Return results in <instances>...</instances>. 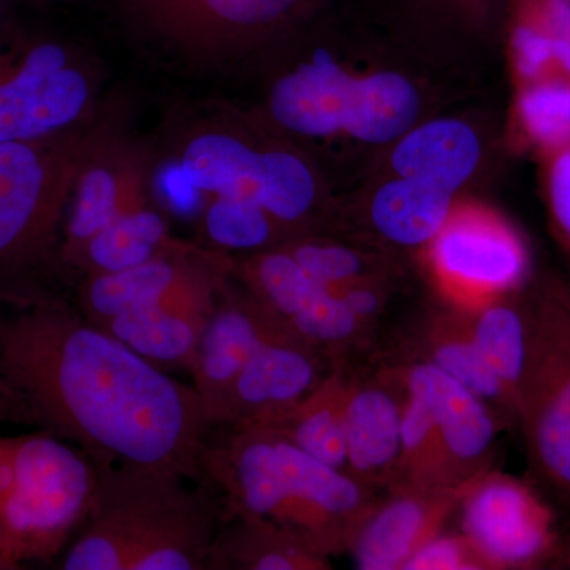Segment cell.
<instances>
[{
    "instance_id": "obj_1",
    "label": "cell",
    "mask_w": 570,
    "mask_h": 570,
    "mask_svg": "<svg viewBox=\"0 0 570 570\" xmlns=\"http://www.w3.org/2000/svg\"><path fill=\"white\" fill-rule=\"evenodd\" d=\"M0 374L31 423L77 445L97 468L205 478L213 425L197 392L82 314L17 303L0 316Z\"/></svg>"
},
{
    "instance_id": "obj_2",
    "label": "cell",
    "mask_w": 570,
    "mask_h": 570,
    "mask_svg": "<svg viewBox=\"0 0 570 570\" xmlns=\"http://www.w3.org/2000/svg\"><path fill=\"white\" fill-rule=\"evenodd\" d=\"M208 438L204 475L223 487L238 515L279 528L326 554L351 546L370 515L365 483L307 455L269 425H234Z\"/></svg>"
},
{
    "instance_id": "obj_3",
    "label": "cell",
    "mask_w": 570,
    "mask_h": 570,
    "mask_svg": "<svg viewBox=\"0 0 570 570\" xmlns=\"http://www.w3.org/2000/svg\"><path fill=\"white\" fill-rule=\"evenodd\" d=\"M99 469V468H97ZM179 475L99 469L88 519L61 562L66 570L213 568L216 508Z\"/></svg>"
},
{
    "instance_id": "obj_4",
    "label": "cell",
    "mask_w": 570,
    "mask_h": 570,
    "mask_svg": "<svg viewBox=\"0 0 570 570\" xmlns=\"http://www.w3.org/2000/svg\"><path fill=\"white\" fill-rule=\"evenodd\" d=\"M99 469L41 430L0 438V569L56 557L91 512Z\"/></svg>"
},
{
    "instance_id": "obj_5",
    "label": "cell",
    "mask_w": 570,
    "mask_h": 570,
    "mask_svg": "<svg viewBox=\"0 0 570 570\" xmlns=\"http://www.w3.org/2000/svg\"><path fill=\"white\" fill-rule=\"evenodd\" d=\"M524 311L528 356L517 419L534 490L570 521V292L549 288Z\"/></svg>"
},
{
    "instance_id": "obj_6",
    "label": "cell",
    "mask_w": 570,
    "mask_h": 570,
    "mask_svg": "<svg viewBox=\"0 0 570 570\" xmlns=\"http://www.w3.org/2000/svg\"><path fill=\"white\" fill-rule=\"evenodd\" d=\"M277 122L306 137L348 134L366 142L397 140L420 111L415 86L395 71L354 78L325 52L285 75L273 88Z\"/></svg>"
},
{
    "instance_id": "obj_7",
    "label": "cell",
    "mask_w": 570,
    "mask_h": 570,
    "mask_svg": "<svg viewBox=\"0 0 570 570\" xmlns=\"http://www.w3.org/2000/svg\"><path fill=\"white\" fill-rule=\"evenodd\" d=\"M75 170L73 156L52 137L0 142V275L51 249Z\"/></svg>"
},
{
    "instance_id": "obj_8",
    "label": "cell",
    "mask_w": 570,
    "mask_h": 570,
    "mask_svg": "<svg viewBox=\"0 0 570 570\" xmlns=\"http://www.w3.org/2000/svg\"><path fill=\"white\" fill-rule=\"evenodd\" d=\"M183 168L198 189L250 202L273 220L295 223L316 200L307 165L291 153H261L230 135L205 134L187 145Z\"/></svg>"
},
{
    "instance_id": "obj_9",
    "label": "cell",
    "mask_w": 570,
    "mask_h": 570,
    "mask_svg": "<svg viewBox=\"0 0 570 570\" xmlns=\"http://www.w3.org/2000/svg\"><path fill=\"white\" fill-rule=\"evenodd\" d=\"M461 527L485 568L547 564L557 549L549 505L508 475L472 479L461 498Z\"/></svg>"
},
{
    "instance_id": "obj_10",
    "label": "cell",
    "mask_w": 570,
    "mask_h": 570,
    "mask_svg": "<svg viewBox=\"0 0 570 570\" xmlns=\"http://www.w3.org/2000/svg\"><path fill=\"white\" fill-rule=\"evenodd\" d=\"M88 99V81L61 45H32L0 77V142L52 137L85 111Z\"/></svg>"
},
{
    "instance_id": "obj_11",
    "label": "cell",
    "mask_w": 570,
    "mask_h": 570,
    "mask_svg": "<svg viewBox=\"0 0 570 570\" xmlns=\"http://www.w3.org/2000/svg\"><path fill=\"white\" fill-rule=\"evenodd\" d=\"M154 31L197 48L262 36L294 21L318 0H124Z\"/></svg>"
},
{
    "instance_id": "obj_12",
    "label": "cell",
    "mask_w": 570,
    "mask_h": 570,
    "mask_svg": "<svg viewBox=\"0 0 570 570\" xmlns=\"http://www.w3.org/2000/svg\"><path fill=\"white\" fill-rule=\"evenodd\" d=\"M316 348L296 333L264 344L235 379L214 425L269 423L291 411L325 379Z\"/></svg>"
},
{
    "instance_id": "obj_13",
    "label": "cell",
    "mask_w": 570,
    "mask_h": 570,
    "mask_svg": "<svg viewBox=\"0 0 570 570\" xmlns=\"http://www.w3.org/2000/svg\"><path fill=\"white\" fill-rule=\"evenodd\" d=\"M287 333L295 332L264 302H217L189 366L193 389L212 425L250 356L264 344Z\"/></svg>"
},
{
    "instance_id": "obj_14",
    "label": "cell",
    "mask_w": 570,
    "mask_h": 570,
    "mask_svg": "<svg viewBox=\"0 0 570 570\" xmlns=\"http://www.w3.org/2000/svg\"><path fill=\"white\" fill-rule=\"evenodd\" d=\"M216 302V276L159 255L134 268L94 275L81 295L82 316L96 325L142 307L212 309Z\"/></svg>"
},
{
    "instance_id": "obj_15",
    "label": "cell",
    "mask_w": 570,
    "mask_h": 570,
    "mask_svg": "<svg viewBox=\"0 0 570 570\" xmlns=\"http://www.w3.org/2000/svg\"><path fill=\"white\" fill-rule=\"evenodd\" d=\"M253 276L261 302L317 348L343 346L363 324L336 291L307 275L291 250L264 255Z\"/></svg>"
},
{
    "instance_id": "obj_16",
    "label": "cell",
    "mask_w": 570,
    "mask_h": 570,
    "mask_svg": "<svg viewBox=\"0 0 570 570\" xmlns=\"http://www.w3.org/2000/svg\"><path fill=\"white\" fill-rule=\"evenodd\" d=\"M471 482L472 479L455 487H403L395 498L371 510L351 543L356 568H403L423 542L438 534L439 524L461 501Z\"/></svg>"
},
{
    "instance_id": "obj_17",
    "label": "cell",
    "mask_w": 570,
    "mask_h": 570,
    "mask_svg": "<svg viewBox=\"0 0 570 570\" xmlns=\"http://www.w3.org/2000/svg\"><path fill=\"white\" fill-rule=\"evenodd\" d=\"M433 262L450 284L471 294H493L519 284L527 254L515 234L490 217L460 216L433 239Z\"/></svg>"
},
{
    "instance_id": "obj_18",
    "label": "cell",
    "mask_w": 570,
    "mask_h": 570,
    "mask_svg": "<svg viewBox=\"0 0 570 570\" xmlns=\"http://www.w3.org/2000/svg\"><path fill=\"white\" fill-rule=\"evenodd\" d=\"M436 414L442 460L450 485H461L482 471L497 439L494 411L474 393L422 362Z\"/></svg>"
},
{
    "instance_id": "obj_19",
    "label": "cell",
    "mask_w": 570,
    "mask_h": 570,
    "mask_svg": "<svg viewBox=\"0 0 570 570\" xmlns=\"http://www.w3.org/2000/svg\"><path fill=\"white\" fill-rule=\"evenodd\" d=\"M401 419L403 404L393 389L376 381L347 385L344 428L352 478L365 485L397 479Z\"/></svg>"
},
{
    "instance_id": "obj_20",
    "label": "cell",
    "mask_w": 570,
    "mask_h": 570,
    "mask_svg": "<svg viewBox=\"0 0 570 570\" xmlns=\"http://www.w3.org/2000/svg\"><path fill=\"white\" fill-rule=\"evenodd\" d=\"M480 154L479 137L468 124L439 119L400 137L392 167L401 178L438 184L455 193L474 174Z\"/></svg>"
},
{
    "instance_id": "obj_21",
    "label": "cell",
    "mask_w": 570,
    "mask_h": 570,
    "mask_svg": "<svg viewBox=\"0 0 570 570\" xmlns=\"http://www.w3.org/2000/svg\"><path fill=\"white\" fill-rule=\"evenodd\" d=\"M452 198V190L438 184L400 176L379 187L371 220L379 234L395 245H426L448 223Z\"/></svg>"
},
{
    "instance_id": "obj_22",
    "label": "cell",
    "mask_w": 570,
    "mask_h": 570,
    "mask_svg": "<svg viewBox=\"0 0 570 570\" xmlns=\"http://www.w3.org/2000/svg\"><path fill=\"white\" fill-rule=\"evenodd\" d=\"M347 385L340 376L325 377L314 392L279 419L255 425L277 428L307 455L348 474L344 428Z\"/></svg>"
},
{
    "instance_id": "obj_23",
    "label": "cell",
    "mask_w": 570,
    "mask_h": 570,
    "mask_svg": "<svg viewBox=\"0 0 570 570\" xmlns=\"http://www.w3.org/2000/svg\"><path fill=\"white\" fill-rule=\"evenodd\" d=\"M238 523L216 535L213 569H325L324 554L266 521L238 515Z\"/></svg>"
},
{
    "instance_id": "obj_24",
    "label": "cell",
    "mask_w": 570,
    "mask_h": 570,
    "mask_svg": "<svg viewBox=\"0 0 570 570\" xmlns=\"http://www.w3.org/2000/svg\"><path fill=\"white\" fill-rule=\"evenodd\" d=\"M165 235L167 225L159 214L129 209L94 235L75 262H86L94 275L122 272L157 257Z\"/></svg>"
},
{
    "instance_id": "obj_25",
    "label": "cell",
    "mask_w": 570,
    "mask_h": 570,
    "mask_svg": "<svg viewBox=\"0 0 570 570\" xmlns=\"http://www.w3.org/2000/svg\"><path fill=\"white\" fill-rule=\"evenodd\" d=\"M426 347L428 362L485 401L494 412L517 419V397L487 365L468 328L441 326L431 332Z\"/></svg>"
},
{
    "instance_id": "obj_26",
    "label": "cell",
    "mask_w": 570,
    "mask_h": 570,
    "mask_svg": "<svg viewBox=\"0 0 570 570\" xmlns=\"http://www.w3.org/2000/svg\"><path fill=\"white\" fill-rule=\"evenodd\" d=\"M472 343L479 348L499 381L519 403V387L528 356L527 311L498 303L485 307L468 324Z\"/></svg>"
},
{
    "instance_id": "obj_27",
    "label": "cell",
    "mask_w": 570,
    "mask_h": 570,
    "mask_svg": "<svg viewBox=\"0 0 570 570\" xmlns=\"http://www.w3.org/2000/svg\"><path fill=\"white\" fill-rule=\"evenodd\" d=\"M519 116L532 141L558 149L570 142V78L530 82L519 99Z\"/></svg>"
},
{
    "instance_id": "obj_28",
    "label": "cell",
    "mask_w": 570,
    "mask_h": 570,
    "mask_svg": "<svg viewBox=\"0 0 570 570\" xmlns=\"http://www.w3.org/2000/svg\"><path fill=\"white\" fill-rule=\"evenodd\" d=\"M129 212L122 208L121 194L115 176L105 168H92L82 176L78 187L75 212L67 228V247L71 258L77 261L82 247L94 235L99 234L119 214Z\"/></svg>"
},
{
    "instance_id": "obj_29",
    "label": "cell",
    "mask_w": 570,
    "mask_h": 570,
    "mask_svg": "<svg viewBox=\"0 0 570 570\" xmlns=\"http://www.w3.org/2000/svg\"><path fill=\"white\" fill-rule=\"evenodd\" d=\"M205 225L216 245L230 249H255L266 245L273 234V219L264 208L236 198L216 197Z\"/></svg>"
},
{
    "instance_id": "obj_30",
    "label": "cell",
    "mask_w": 570,
    "mask_h": 570,
    "mask_svg": "<svg viewBox=\"0 0 570 570\" xmlns=\"http://www.w3.org/2000/svg\"><path fill=\"white\" fill-rule=\"evenodd\" d=\"M515 21L512 31L513 61L521 80L530 82L549 78L557 67L553 43L540 20L534 0H515Z\"/></svg>"
},
{
    "instance_id": "obj_31",
    "label": "cell",
    "mask_w": 570,
    "mask_h": 570,
    "mask_svg": "<svg viewBox=\"0 0 570 570\" xmlns=\"http://www.w3.org/2000/svg\"><path fill=\"white\" fill-rule=\"evenodd\" d=\"M291 254L307 275L328 285L337 294L343 291V285L351 284L363 269L362 257L343 246L307 243L295 247Z\"/></svg>"
},
{
    "instance_id": "obj_32",
    "label": "cell",
    "mask_w": 570,
    "mask_h": 570,
    "mask_svg": "<svg viewBox=\"0 0 570 570\" xmlns=\"http://www.w3.org/2000/svg\"><path fill=\"white\" fill-rule=\"evenodd\" d=\"M475 551L471 549L468 540L456 535H433L423 542L407 561L404 570H468L483 569Z\"/></svg>"
},
{
    "instance_id": "obj_33",
    "label": "cell",
    "mask_w": 570,
    "mask_h": 570,
    "mask_svg": "<svg viewBox=\"0 0 570 570\" xmlns=\"http://www.w3.org/2000/svg\"><path fill=\"white\" fill-rule=\"evenodd\" d=\"M534 6L553 43L557 69L570 78V2L534 0Z\"/></svg>"
},
{
    "instance_id": "obj_34",
    "label": "cell",
    "mask_w": 570,
    "mask_h": 570,
    "mask_svg": "<svg viewBox=\"0 0 570 570\" xmlns=\"http://www.w3.org/2000/svg\"><path fill=\"white\" fill-rule=\"evenodd\" d=\"M551 213L561 234L570 243V142L557 149L549 170Z\"/></svg>"
},
{
    "instance_id": "obj_35",
    "label": "cell",
    "mask_w": 570,
    "mask_h": 570,
    "mask_svg": "<svg viewBox=\"0 0 570 570\" xmlns=\"http://www.w3.org/2000/svg\"><path fill=\"white\" fill-rule=\"evenodd\" d=\"M348 309L365 324L367 318L376 316L381 309V296L366 287H347L340 292Z\"/></svg>"
},
{
    "instance_id": "obj_36",
    "label": "cell",
    "mask_w": 570,
    "mask_h": 570,
    "mask_svg": "<svg viewBox=\"0 0 570 570\" xmlns=\"http://www.w3.org/2000/svg\"><path fill=\"white\" fill-rule=\"evenodd\" d=\"M22 422L31 423L28 411L17 396V393L7 384L6 379L0 374V423Z\"/></svg>"
},
{
    "instance_id": "obj_37",
    "label": "cell",
    "mask_w": 570,
    "mask_h": 570,
    "mask_svg": "<svg viewBox=\"0 0 570 570\" xmlns=\"http://www.w3.org/2000/svg\"><path fill=\"white\" fill-rule=\"evenodd\" d=\"M547 564H557L554 568L570 569V535L564 542H558Z\"/></svg>"
},
{
    "instance_id": "obj_38",
    "label": "cell",
    "mask_w": 570,
    "mask_h": 570,
    "mask_svg": "<svg viewBox=\"0 0 570 570\" xmlns=\"http://www.w3.org/2000/svg\"><path fill=\"white\" fill-rule=\"evenodd\" d=\"M439 6L452 10H478L485 3V0H436Z\"/></svg>"
},
{
    "instance_id": "obj_39",
    "label": "cell",
    "mask_w": 570,
    "mask_h": 570,
    "mask_svg": "<svg viewBox=\"0 0 570 570\" xmlns=\"http://www.w3.org/2000/svg\"><path fill=\"white\" fill-rule=\"evenodd\" d=\"M3 37L0 36V77L9 70L11 63H13V50H6V43H3Z\"/></svg>"
},
{
    "instance_id": "obj_40",
    "label": "cell",
    "mask_w": 570,
    "mask_h": 570,
    "mask_svg": "<svg viewBox=\"0 0 570 570\" xmlns=\"http://www.w3.org/2000/svg\"><path fill=\"white\" fill-rule=\"evenodd\" d=\"M7 0H0V21H2L3 10H6Z\"/></svg>"
},
{
    "instance_id": "obj_41",
    "label": "cell",
    "mask_w": 570,
    "mask_h": 570,
    "mask_svg": "<svg viewBox=\"0 0 570 570\" xmlns=\"http://www.w3.org/2000/svg\"><path fill=\"white\" fill-rule=\"evenodd\" d=\"M569 2H570V0H569Z\"/></svg>"
}]
</instances>
